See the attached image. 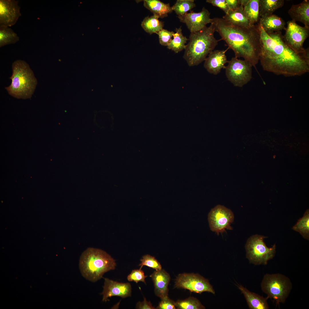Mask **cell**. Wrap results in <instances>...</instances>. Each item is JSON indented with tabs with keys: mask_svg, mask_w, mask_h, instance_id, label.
Segmentation results:
<instances>
[{
	"mask_svg": "<svg viewBox=\"0 0 309 309\" xmlns=\"http://www.w3.org/2000/svg\"><path fill=\"white\" fill-rule=\"evenodd\" d=\"M181 22L186 24L191 33L197 32L206 27L208 23H211L212 19L210 17V13L203 7L199 12L191 11L183 15L178 16Z\"/></svg>",
	"mask_w": 309,
	"mask_h": 309,
	"instance_id": "obj_12",
	"label": "cell"
},
{
	"mask_svg": "<svg viewBox=\"0 0 309 309\" xmlns=\"http://www.w3.org/2000/svg\"><path fill=\"white\" fill-rule=\"evenodd\" d=\"M307 209L303 216L298 219L292 229L299 232L305 239H309V211Z\"/></svg>",
	"mask_w": 309,
	"mask_h": 309,
	"instance_id": "obj_27",
	"label": "cell"
},
{
	"mask_svg": "<svg viewBox=\"0 0 309 309\" xmlns=\"http://www.w3.org/2000/svg\"><path fill=\"white\" fill-rule=\"evenodd\" d=\"M161 301L156 308L157 309H175V302L170 299L168 296L161 299Z\"/></svg>",
	"mask_w": 309,
	"mask_h": 309,
	"instance_id": "obj_33",
	"label": "cell"
},
{
	"mask_svg": "<svg viewBox=\"0 0 309 309\" xmlns=\"http://www.w3.org/2000/svg\"><path fill=\"white\" fill-rule=\"evenodd\" d=\"M115 260L104 251L90 247L81 255L79 262L82 275L87 280L95 282L101 279L104 273L114 270Z\"/></svg>",
	"mask_w": 309,
	"mask_h": 309,
	"instance_id": "obj_4",
	"label": "cell"
},
{
	"mask_svg": "<svg viewBox=\"0 0 309 309\" xmlns=\"http://www.w3.org/2000/svg\"><path fill=\"white\" fill-rule=\"evenodd\" d=\"M225 68L228 80L237 87H242L247 84L252 78V65L245 60L234 57L228 62Z\"/></svg>",
	"mask_w": 309,
	"mask_h": 309,
	"instance_id": "obj_8",
	"label": "cell"
},
{
	"mask_svg": "<svg viewBox=\"0 0 309 309\" xmlns=\"http://www.w3.org/2000/svg\"><path fill=\"white\" fill-rule=\"evenodd\" d=\"M154 283L155 295L161 299L168 296L170 276L164 269L155 270L150 276Z\"/></svg>",
	"mask_w": 309,
	"mask_h": 309,
	"instance_id": "obj_16",
	"label": "cell"
},
{
	"mask_svg": "<svg viewBox=\"0 0 309 309\" xmlns=\"http://www.w3.org/2000/svg\"><path fill=\"white\" fill-rule=\"evenodd\" d=\"M237 287L244 295L250 309L269 308L267 302V298H264L255 293L251 292L241 285H237Z\"/></svg>",
	"mask_w": 309,
	"mask_h": 309,
	"instance_id": "obj_19",
	"label": "cell"
},
{
	"mask_svg": "<svg viewBox=\"0 0 309 309\" xmlns=\"http://www.w3.org/2000/svg\"><path fill=\"white\" fill-rule=\"evenodd\" d=\"M12 73L11 84L5 88L11 95L17 98H30L37 84V81L29 64L20 60L12 65Z\"/></svg>",
	"mask_w": 309,
	"mask_h": 309,
	"instance_id": "obj_5",
	"label": "cell"
},
{
	"mask_svg": "<svg viewBox=\"0 0 309 309\" xmlns=\"http://www.w3.org/2000/svg\"><path fill=\"white\" fill-rule=\"evenodd\" d=\"M211 23L228 48L233 51L235 57L243 58L252 66H255L259 61L261 49L257 25L247 27L235 25L219 17L212 19Z\"/></svg>",
	"mask_w": 309,
	"mask_h": 309,
	"instance_id": "obj_2",
	"label": "cell"
},
{
	"mask_svg": "<svg viewBox=\"0 0 309 309\" xmlns=\"http://www.w3.org/2000/svg\"><path fill=\"white\" fill-rule=\"evenodd\" d=\"M222 18L235 25L245 27L253 25L250 24L245 16L243 11V7L241 5L234 10H229Z\"/></svg>",
	"mask_w": 309,
	"mask_h": 309,
	"instance_id": "obj_21",
	"label": "cell"
},
{
	"mask_svg": "<svg viewBox=\"0 0 309 309\" xmlns=\"http://www.w3.org/2000/svg\"><path fill=\"white\" fill-rule=\"evenodd\" d=\"M215 31V26L211 23L201 30L191 33L183 56L189 66L198 65L214 50L219 41L214 37Z\"/></svg>",
	"mask_w": 309,
	"mask_h": 309,
	"instance_id": "obj_3",
	"label": "cell"
},
{
	"mask_svg": "<svg viewBox=\"0 0 309 309\" xmlns=\"http://www.w3.org/2000/svg\"><path fill=\"white\" fill-rule=\"evenodd\" d=\"M176 307L179 309H204L205 307L200 301L193 297H189L183 300H178L175 302Z\"/></svg>",
	"mask_w": 309,
	"mask_h": 309,
	"instance_id": "obj_29",
	"label": "cell"
},
{
	"mask_svg": "<svg viewBox=\"0 0 309 309\" xmlns=\"http://www.w3.org/2000/svg\"><path fill=\"white\" fill-rule=\"evenodd\" d=\"M175 287L187 289L191 292L199 294L207 292L215 294V291L208 280L197 274H179L175 280Z\"/></svg>",
	"mask_w": 309,
	"mask_h": 309,
	"instance_id": "obj_10",
	"label": "cell"
},
{
	"mask_svg": "<svg viewBox=\"0 0 309 309\" xmlns=\"http://www.w3.org/2000/svg\"><path fill=\"white\" fill-rule=\"evenodd\" d=\"M143 2L144 7L159 18L166 17L173 11L169 3H165L158 0H144Z\"/></svg>",
	"mask_w": 309,
	"mask_h": 309,
	"instance_id": "obj_20",
	"label": "cell"
},
{
	"mask_svg": "<svg viewBox=\"0 0 309 309\" xmlns=\"http://www.w3.org/2000/svg\"><path fill=\"white\" fill-rule=\"evenodd\" d=\"M21 15L18 1L0 0V26L11 27L16 23Z\"/></svg>",
	"mask_w": 309,
	"mask_h": 309,
	"instance_id": "obj_13",
	"label": "cell"
},
{
	"mask_svg": "<svg viewBox=\"0 0 309 309\" xmlns=\"http://www.w3.org/2000/svg\"><path fill=\"white\" fill-rule=\"evenodd\" d=\"M206 2L221 9L225 14L227 13L230 10L226 0H207Z\"/></svg>",
	"mask_w": 309,
	"mask_h": 309,
	"instance_id": "obj_34",
	"label": "cell"
},
{
	"mask_svg": "<svg viewBox=\"0 0 309 309\" xmlns=\"http://www.w3.org/2000/svg\"><path fill=\"white\" fill-rule=\"evenodd\" d=\"M229 49L213 50L209 54L204 60V68L209 73L216 75L220 72L222 68H225V64L228 62L225 53Z\"/></svg>",
	"mask_w": 309,
	"mask_h": 309,
	"instance_id": "obj_15",
	"label": "cell"
},
{
	"mask_svg": "<svg viewBox=\"0 0 309 309\" xmlns=\"http://www.w3.org/2000/svg\"><path fill=\"white\" fill-rule=\"evenodd\" d=\"M286 32L283 36L286 44L299 54L306 53L309 48L305 49L303 43L309 35V28L302 27L292 20L287 22Z\"/></svg>",
	"mask_w": 309,
	"mask_h": 309,
	"instance_id": "obj_9",
	"label": "cell"
},
{
	"mask_svg": "<svg viewBox=\"0 0 309 309\" xmlns=\"http://www.w3.org/2000/svg\"><path fill=\"white\" fill-rule=\"evenodd\" d=\"M174 32L163 29L157 33L159 37L160 43L162 45L167 46L172 39Z\"/></svg>",
	"mask_w": 309,
	"mask_h": 309,
	"instance_id": "obj_31",
	"label": "cell"
},
{
	"mask_svg": "<svg viewBox=\"0 0 309 309\" xmlns=\"http://www.w3.org/2000/svg\"><path fill=\"white\" fill-rule=\"evenodd\" d=\"M226 1L230 10H234L240 5L239 0H226Z\"/></svg>",
	"mask_w": 309,
	"mask_h": 309,
	"instance_id": "obj_36",
	"label": "cell"
},
{
	"mask_svg": "<svg viewBox=\"0 0 309 309\" xmlns=\"http://www.w3.org/2000/svg\"><path fill=\"white\" fill-rule=\"evenodd\" d=\"M284 4V0H259L260 17L267 16L273 14Z\"/></svg>",
	"mask_w": 309,
	"mask_h": 309,
	"instance_id": "obj_22",
	"label": "cell"
},
{
	"mask_svg": "<svg viewBox=\"0 0 309 309\" xmlns=\"http://www.w3.org/2000/svg\"><path fill=\"white\" fill-rule=\"evenodd\" d=\"M19 40L17 34L9 27L0 26V47L14 44Z\"/></svg>",
	"mask_w": 309,
	"mask_h": 309,
	"instance_id": "obj_26",
	"label": "cell"
},
{
	"mask_svg": "<svg viewBox=\"0 0 309 309\" xmlns=\"http://www.w3.org/2000/svg\"><path fill=\"white\" fill-rule=\"evenodd\" d=\"M147 277L144 275L143 271L140 269L133 270L128 276L127 279L129 281H134L138 283L142 282L146 284L145 278Z\"/></svg>",
	"mask_w": 309,
	"mask_h": 309,
	"instance_id": "obj_32",
	"label": "cell"
},
{
	"mask_svg": "<svg viewBox=\"0 0 309 309\" xmlns=\"http://www.w3.org/2000/svg\"><path fill=\"white\" fill-rule=\"evenodd\" d=\"M159 18L154 15L150 17H145L142 22V27L146 32L150 34L153 33L157 34L163 29L164 26L163 22L159 21Z\"/></svg>",
	"mask_w": 309,
	"mask_h": 309,
	"instance_id": "obj_25",
	"label": "cell"
},
{
	"mask_svg": "<svg viewBox=\"0 0 309 309\" xmlns=\"http://www.w3.org/2000/svg\"><path fill=\"white\" fill-rule=\"evenodd\" d=\"M259 0H249L243 7L244 13L251 25L258 23L260 19Z\"/></svg>",
	"mask_w": 309,
	"mask_h": 309,
	"instance_id": "obj_23",
	"label": "cell"
},
{
	"mask_svg": "<svg viewBox=\"0 0 309 309\" xmlns=\"http://www.w3.org/2000/svg\"><path fill=\"white\" fill-rule=\"evenodd\" d=\"M267 33L281 31L285 30L286 23L281 17L274 15L260 18L258 23Z\"/></svg>",
	"mask_w": 309,
	"mask_h": 309,
	"instance_id": "obj_18",
	"label": "cell"
},
{
	"mask_svg": "<svg viewBox=\"0 0 309 309\" xmlns=\"http://www.w3.org/2000/svg\"><path fill=\"white\" fill-rule=\"evenodd\" d=\"M261 286L267 298L274 299L277 304L285 302L292 288L290 279L279 273L265 274Z\"/></svg>",
	"mask_w": 309,
	"mask_h": 309,
	"instance_id": "obj_6",
	"label": "cell"
},
{
	"mask_svg": "<svg viewBox=\"0 0 309 309\" xmlns=\"http://www.w3.org/2000/svg\"><path fill=\"white\" fill-rule=\"evenodd\" d=\"M136 308L139 309H156L153 307L150 302L147 301L145 298H144V300L142 302H138L136 305Z\"/></svg>",
	"mask_w": 309,
	"mask_h": 309,
	"instance_id": "obj_35",
	"label": "cell"
},
{
	"mask_svg": "<svg viewBox=\"0 0 309 309\" xmlns=\"http://www.w3.org/2000/svg\"><path fill=\"white\" fill-rule=\"evenodd\" d=\"M249 0H239L240 5L243 7L248 2Z\"/></svg>",
	"mask_w": 309,
	"mask_h": 309,
	"instance_id": "obj_37",
	"label": "cell"
},
{
	"mask_svg": "<svg viewBox=\"0 0 309 309\" xmlns=\"http://www.w3.org/2000/svg\"><path fill=\"white\" fill-rule=\"evenodd\" d=\"M102 301L106 302L108 298L113 296L125 298L131 295V287L128 283H122L114 281L108 278L104 279Z\"/></svg>",
	"mask_w": 309,
	"mask_h": 309,
	"instance_id": "obj_14",
	"label": "cell"
},
{
	"mask_svg": "<svg viewBox=\"0 0 309 309\" xmlns=\"http://www.w3.org/2000/svg\"><path fill=\"white\" fill-rule=\"evenodd\" d=\"M196 6L194 0H177L172 7V9L179 16L188 13Z\"/></svg>",
	"mask_w": 309,
	"mask_h": 309,
	"instance_id": "obj_28",
	"label": "cell"
},
{
	"mask_svg": "<svg viewBox=\"0 0 309 309\" xmlns=\"http://www.w3.org/2000/svg\"><path fill=\"white\" fill-rule=\"evenodd\" d=\"M141 263L139 264L140 269H141L144 266H146L157 271L162 269L159 262L154 257L149 255H144L140 260Z\"/></svg>",
	"mask_w": 309,
	"mask_h": 309,
	"instance_id": "obj_30",
	"label": "cell"
},
{
	"mask_svg": "<svg viewBox=\"0 0 309 309\" xmlns=\"http://www.w3.org/2000/svg\"><path fill=\"white\" fill-rule=\"evenodd\" d=\"M257 25L261 42L259 60L264 70L287 77L309 72V49L298 54L286 44L281 31L268 33Z\"/></svg>",
	"mask_w": 309,
	"mask_h": 309,
	"instance_id": "obj_1",
	"label": "cell"
},
{
	"mask_svg": "<svg viewBox=\"0 0 309 309\" xmlns=\"http://www.w3.org/2000/svg\"><path fill=\"white\" fill-rule=\"evenodd\" d=\"M292 21L302 23L309 28V1L304 0L301 3L293 5L288 11Z\"/></svg>",
	"mask_w": 309,
	"mask_h": 309,
	"instance_id": "obj_17",
	"label": "cell"
},
{
	"mask_svg": "<svg viewBox=\"0 0 309 309\" xmlns=\"http://www.w3.org/2000/svg\"><path fill=\"white\" fill-rule=\"evenodd\" d=\"M267 237L257 234L253 235L247 239L245 245L246 258L250 263L255 265L267 264L276 253V245L268 247L264 241Z\"/></svg>",
	"mask_w": 309,
	"mask_h": 309,
	"instance_id": "obj_7",
	"label": "cell"
},
{
	"mask_svg": "<svg viewBox=\"0 0 309 309\" xmlns=\"http://www.w3.org/2000/svg\"><path fill=\"white\" fill-rule=\"evenodd\" d=\"M234 219V215L232 211L221 205H217L212 208L208 215L210 229L217 235L222 233L226 229L232 230L230 225Z\"/></svg>",
	"mask_w": 309,
	"mask_h": 309,
	"instance_id": "obj_11",
	"label": "cell"
},
{
	"mask_svg": "<svg viewBox=\"0 0 309 309\" xmlns=\"http://www.w3.org/2000/svg\"><path fill=\"white\" fill-rule=\"evenodd\" d=\"M176 32L173 35V38L167 46V48L177 53L185 49L187 41L189 40L182 34L181 27L176 29Z\"/></svg>",
	"mask_w": 309,
	"mask_h": 309,
	"instance_id": "obj_24",
	"label": "cell"
}]
</instances>
